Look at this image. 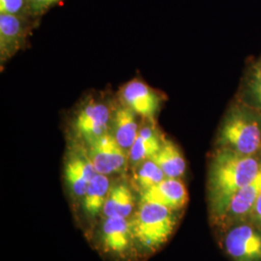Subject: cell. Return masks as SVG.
Segmentation results:
<instances>
[{
  "mask_svg": "<svg viewBox=\"0 0 261 261\" xmlns=\"http://www.w3.org/2000/svg\"><path fill=\"white\" fill-rule=\"evenodd\" d=\"M189 195L180 178H165L159 184L141 192L140 201L158 203L176 211L186 206Z\"/></svg>",
  "mask_w": 261,
  "mask_h": 261,
  "instance_id": "8",
  "label": "cell"
},
{
  "mask_svg": "<svg viewBox=\"0 0 261 261\" xmlns=\"http://www.w3.org/2000/svg\"><path fill=\"white\" fill-rule=\"evenodd\" d=\"M221 148L254 156L261 149V113L238 101L226 112L219 133Z\"/></svg>",
  "mask_w": 261,
  "mask_h": 261,
  "instance_id": "2",
  "label": "cell"
},
{
  "mask_svg": "<svg viewBox=\"0 0 261 261\" xmlns=\"http://www.w3.org/2000/svg\"><path fill=\"white\" fill-rule=\"evenodd\" d=\"M88 155L96 171L103 175L120 172L129 161L128 152L107 133L89 144Z\"/></svg>",
  "mask_w": 261,
  "mask_h": 261,
  "instance_id": "4",
  "label": "cell"
},
{
  "mask_svg": "<svg viewBox=\"0 0 261 261\" xmlns=\"http://www.w3.org/2000/svg\"><path fill=\"white\" fill-rule=\"evenodd\" d=\"M27 28L21 18L0 14V57L2 61L15 56L23 45Z\"/></svg>",
  "mask_w": 261,
  "mask_h": 261,
  "instance_id": "10",
  "label": "cell"
},
{
  "mask_svg": "<svg viewBox=\"0 0 261 261\" xmlns=\"http://www.w3.org/2000/svg\"><path fill=\"white\" fill-rule=\"evenodd\" d=\"M240 101L261 113V59L250 68L245 76Z\"/></svg>",
  "mask_w": 261,
  "mask_h": 261,
  "instance_id": "18",
  "label": "cell"
},
{
  "mask_svg": "<svg viewBox=\"0 0 261 261\" xmlns=\"http://www.w3.org/2000/svg\"><path fill=\"white\" fill-rule=\"evenodd\" d=\"M261 195V169L255 178L232 197L223 219H242L253 211Z\"/></svg>",
  "mask_w": 261,
  "mask_h": 261,
  "instance_id": "13",
  "label": "cell"
},
{
  "mask_svg": "<svg viewBox=\"0 0 261 261\" xmlns=\"http://www.w3.org/2000/svg\"><path fill=\"white\" fill-rule=\"evenodd\" d=\"M0 14L12 15L23 19L30 14L28 0H0Z\"/></svg>",
  "mask_w": 261,
  "mask_h": 261,
  "instance_id": "20",
  "label": "cell"
},
{
  "mask_svg": "<svg viewBox=\"0 0 261 261\" xmlns=\"http://www.w3.org/2000/svg\"><path fill=\"white\" fill-rule=\"evenodd\" d=\"M255 216H256V218L261 221V195L259 197H258V199L256 200V202H255V205H254V208H253V211H252Z\"/></svg>",
  "mask_w": 261,
  "mask_h": 261,
  "instance_id": "22",
  "label": "cell"
},
{
  "mask_svg": "<svg viewBox=\"0 0 261 261\" xmlns=\"http://www.w3.org/2000/svg\"><path fill=\"white\" fill-rule=\"evenodd\" d=\"M112 114L103 102L91 101L84 106L75 115L74 130L79 138L90 144L109 133Z\"/></svg>",
  "mask_w": 261,
  "mask_h": 261,
  "instance_id": "5",
  "label": "cell"
},
{
  "mask_svg": "<svg viewBox=\"0 0 261 261\" xmlns=\"http://www.w3.org/2000/svg\"><path fill=\"white\" fill-rule=\"evenodd\" d=\"M122 103L139 116L153 119L161 106V97L148 84L134 80L125 84L121 90Z\"/></svg>",
  "mask_w": 261,
  "mask_h": 261,
  "instance_id": "7",
  "label": "cell"
},
{
  "mask_svg": "<svg viewBox=\"0 0 261 261\" xmlns=\"http://www.w3.org/2000/svg\"><path fill=\"white\" fill-rule=\"evenodd\" d=\"M224 246L235 261H261V235L250 225H239L225 236Z\"/></svg>",
  "mask_w": 261,
  "mask_h": 261,
  "instance_id": "6",
  "label": "cell"
},
{
  "mask_svg": "<svg viewBox=\"0 0 261 261\" xmlns=\"http://www.w3.org/2000/svg\"><path fill=\"white\" fill-rule=\"evenodd\" d=\"M139 166L140 167L138 168L135 177L137 185L140 187L141 192L157 185L165 178H167L163 170L152 159L142 162Z\"/></svg>",
  "mask_w": 261,
  "mask_h": 261,
  "instance_id": "19",
  "label": "cell"
},
{
  "mask_svg": "<svg viewBox=\"0 0 261 261\" xmlns=\"http://www.w3.org/2000/svg\"><path fill=\"white\" fill-rule=\"evenodd\" d=\"M138 114L122 103L112 114V136L124 149L129 152L140 130Z\"/></svg>",
  "mask_w": 261,
  "mask_h": 261,
  "instance_id": "12",
  "label": "cell"
},
{
  "mask_svg": "<svg viewBox=\"0 0 261 261\" xmlns=\"http://www.w3.org/2000/svg\"><path fill=\"white\" fill-rule=\"evenodd\" d=\"M163 142L164 140H161L158 130L153 125L140 127L139 135L128 152L129 162L134 166H138L153 158L161 149Z\"/></svg>",
  "mask_w": 261,
  "mask_h": 261,
  "instance_id": "14",
  "label": "cell"
},
{
  "mask_svg": "<svg viewBox=\"0 0 261 261\" xmlns=\"http://www.w3.org/2000/svg\"><path fill=\"white\" fill-rule=\"evenodd\" d=\"M261 159L221 148L209 171V193L214 214L222 218L233 197L258 174Z\"/></svg>",
  "mask_w": 261,
  "mask_h": 261,
  "instance_id": "1",
  "label": "cell"
},
{
  "mask_svg": "<svg viewBox=\"0 0 261 261\" xmlns=\"http://www.w3.org/2000/svg\"><path fill=\"white\" fill-rule=\"evenodd\" d=\"M132 238L134 236L130 223L126 218H106L101 229V240L108 252L122 253L127 251Z\"/></svg>",
  "mask_w": 261,
  "mask_h": 261,
  "instance_id": "11",
  "label": "cell"
},
{
  "mask_svg": "<svg viewBox=\"0 0 261 261\" xmlns=\"http://www.w3.org/2000/svg\"><path fill=\"white\" fill-rule=\"evenodd\" d=\"M111 191L110 179L107 175L97 173L91 180L83 196L84 210L91 217H95L103 211L106 200Z\"/></svg>",
  "mask_w": 261,
  "mask_h": 261,
  "instance_id": "16",
  "label": "cell"
},
{
  "mask_svg": "<svg viewBox=\"0 0 261 261\" xmlns=\"http://www.w3.org/2000/svg\"><path fill=\"white\" fill-rule=\"evenodd\" d=\"M135 206V197L130 188L125 184L112 187L103 208L106 218L129 217Z\"/></svg>",
  "mask_w": 261,
  "mask_h": 261,
  "instance_id": "17",
  "label": "cell"
},
{
  "mask_svg": "<svg viewBox=\"0 0 261 261\" xmlns=\"http://www.w3.org/2000/svg\"><path fill=\"white\" fill-rule=\"evenodd\" d=\"M97 173L88 151L74 150L66 162V183L75 196H84L89 183Z\"/></svg>",
  "mask_w": 261,
  "mask_h": 261,
  "instance_id": "9",
  "label": "cell"
},
{
  "mask_svg": "<svg viewBox=\"0 0 261 261\" xmlns=\"http://www.w3.org/2000/svg\"><path fill=\"white\" fill-rule=\"evenodd\" d=\"M167 178H181L186 171V161L177 145L164 140L161 149L152 158Z\"/></svg>",
  "mask_w": 261,
  "mask_h": 261,
  "instance_id": "15",
  "label": "cell"
},
{
  "mask_svg": "<svg viewBox=\"0 0 261 261\" xmlns=\"http://www.w3.org/2000/svg\"><path fill=\"white\" fill-rule=\"evenodd\" d=\"M31 15H42L60 0H28Z\"/></svg>",
  "mask_w": 261,
  "mask_h": 261,
  "instance_id": "21",
  "label": "cell"
},
{
  "mask_svg": "<svg viewBox=\"0 0 261 261\" xmlns=\"http://www.w3.org/2000/svg\"><path fill=\"white\" fill-rule=\"evenodd\" d=\"M176 224L173 210L158 203L140 201L130 222L135 239L148 249H157L167 242Z\"/></svg>",
  "mask_w": 261,
  "mask_h": 261,
  "instance_id": "3",
  "label": "cell"
}]
</instances>
